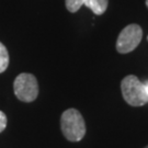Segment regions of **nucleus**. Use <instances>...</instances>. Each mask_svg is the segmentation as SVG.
I'll return each mask as SVG.
<instances>
[{
	"mask_svg": "<svg viewBox=\"0 0 148 148\" xmlns=\"http://www.w3.org/2000/svg\"><path fill=\"white\" fill-rule=\"evenodd\" d=\"M60 128L69 142H79L86 135V123L78 110L68 109L60 117Z\"/></svg>",
	"mask_w": 148,
	"mask_h": 148,
	"instance_id": "nucleus-1",
	"label": "nucleus"
},
{
	"mask_svg": "<svg viewBox=\"0 0 148 148\" xmlns=\"http://www.w3.org/2000/svg\"><path fill=\"white\" fill-rule=\"evenodd\" d=\"M9 66V53L5 46L0 42V74L3 73Z\"/></svg>",
	"mask_w": 148,
	"mask_h": 148,
	"instance_id": "nucleus-6",
	"label": "nucleus"
},
{
	"mask_svg": "<svg viewBox=\"0 0 148 148\" xmlns=\"http://www.w3.org/2000/svg\"><path fill=\"white\" fill-rule=\"evenodd\" d=\"M143 37V30L138 24H130L119 34L116 40V51L121 54L133 52L139 45Z\"/></svg>",
	"mask_w": 148,
	"mask_h": 148,
	"instance_id": "nucleus-4",
	"label": "nucleus"
},
{
	"mask_svg": "<svg viewBox=\"0 0 148 148\" xmlns=\"http://www.w3.org/2000/svg\"><path fill=\"white\" fill-rule=\"evenodd\" d=\"M86 0H65V5L69 12L75 13L79 10L82 5H85Z\"/></svg>",
	"mask_w": 148,
	"mask_h": 148,
	"instance_id": "nucleus-7",
	"label": "nucleus"
},
{
	"mask_svg": "<svg viewBox=\"0 0 148 148\" xmlns=\"http://www.w3.org/2000/svg\"><path fill=\"white\" fill-rule=\"evenodd\" d=\"M145 87H146V91H147L148 93V82H145Z\"/></svg>",
	"mask_w": 148,
	"mask_h": 148,
	"instance_id": "nucleus-9",
	"label": "nucleus"
},
{
	"mask_svg": "<svg viewBox=\"0 0 148 148\" xmlns=\"http://www.w3.org/2000/svg\"><path fill=\"white\" fill-rule=\"evenodd\" d=\"M147 40H148V36H147Z\"/></svg>",
	"mask_w": 148,
	"mask_h": 148,
	"instance_id": "nucleus-12",
	"label": "nucleus"
},
{
	"mask_svg": "<svg viewBox=\"0 0 148 148\" xmlns=\"http://www.w3.org/2000/svg\"><path fill=\"white\" fill-rule=\"evenodd\" d=\"M146 5H147V8H148V0H146Z\"/></svg>",
	"mask_w": 148,
	"mask_h": 148,
	"instance_id": "nucleus-10",
	"label": "nucleus"
},
{
	"mask_svg": "<svg viewBox=\"0 0 148 148\" xmlns=\"http://www.w3.org/2000/svg\"><path fill=\"white\" fill-rule=\"evenodd\" d=\"M7 115L2 111H0V133L3 132L7 127Z\"/></svg>",
	"mask_w": 148,
	"mask_h": 148,
	"instance_id": "nucleus-8",
	"label": "nucleus"
},
{
	"mask_svg": "<svg viewBox=\"0 0 148 148\" xmlns=\"http://www.w3.org/2000/svg\"><path fill=\"white\" fill-rule=\"evenodd\" d=\"M121 90L124 100L130 106H143L148 103V93L145 84L139 81L134 75H128L122 80Z\"/></svg>",
	"mask_w": 148,
	"mask_h": 148,
	"instance_id": "nucleus-2",
	"label": "nucleus"
},
{
	"mask_svg": "<svg viewBox=\"0 0 148 148\" xmlns=\"http://www.w3.org/2000/svg\"><path fill=\"white\" fill-rule=\"evenodd\" d=\"M109 0H86L85 5L88 7L95 14H103L108 9Z\"/></svg>",
	"mask_w": 148,
	"mask_h": 148,
	"instance_id": "nucleus-5",
	"label": "nucleus"
},
{
	"mask_svg": "<svg viewBox=\"0 0 148 148\" xmlns=\"http://www.w3.org/2000/svg\"><path fill=\"white\" fill-rule=\"evenodd\" d=\"M14 95L20 101L32 102L38 95V84L34 75L22 73L18 75L13 82Z\"/></svg>",
	"mask_w": 148,
	"mask_h": 148,
	"instance_id": "nucleus-3",
	"label": "nucleus"
},
{
	"mask_svg": "<svg viewBox=\"0 0 148 148\" xmlns=\"http://www.w3.org/2000/svg\"><path fill=\"white\" fill-rule=\"evenodd\" d=\"M144 148H148V145H147V146H146V147H144Z\"/></svg>",
	"mask_w": 148,
	"mask_h": 148,
	"instance_id": "nucleus-11",
	"label": "nucleus"
}]
</instances>
